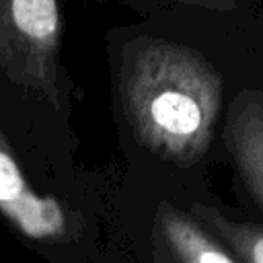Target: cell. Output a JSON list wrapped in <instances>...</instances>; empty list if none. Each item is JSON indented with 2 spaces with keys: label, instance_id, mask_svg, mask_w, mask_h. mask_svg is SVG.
I'll use <instances>...</instances> for the list:
<instances>
[{
  "label": "cell",
  "instance_id": "cell-6",
  "mask_svg": "<svg viewBox=\"0 0 263 263\" xmlns=\"http://www.w3.org/2000/svg\"><path fill=\"white\" fill-rule=\"evenodd\" d=\"M191 216L210 230L238 259V263H263V224L236 220L201 201L191 203Z\"/></svg>",
  "mask_w": 263,
  "mask_h": 263
},
{
  "label": "cell",
  "instance_id": "cell-3",
  "mask_svg": "<svg viewBox=\"0 0 263 263\" xmlns=\"http://www.w3.org/2000/svg\"><path fill=\"white\" fill-rule=\"evenodd\" d=\"M0 216L45 257H74L90 247L88 220L60 197L33 189L0 127Z\"/></svg>",
  "mask_w": 263,
  "mask_h": 263
},
{
  "label": "cell",
  "instance_id": "cell-1",
  "mask_svg": "<svg viewBox=\"0 0 263 263\" xmlns=\"http://www.w3.org/2000/svg\"><path fill=\"white\" fill-rule=\"evenodd\" d=\"M115 88L144 150L181 166L205 156L222 111L224 78L199 49L156 35L134 37L121 47Z\"/></svg>",
  "mask_w": 263,
  "mask_h": 263
},
{
  "label": "cell",
  "instance_id": "cell-7",
  "mask_svg": "<svg viewBox=\"0 0 263 263\" xmlns=\"http://www.w3.org/2000/svg\"><path fill=\"white\" fill-rule=\"evenodd\" d=\"M158 8H191L212 14H242L255 8V0H146Z\"/></svg>",
  "mask_w": 263,
  "mask_h": 263
},
{
  "label": "cell",
  "instance_id": "cell-2",
  "mask_svg": "<svg viewBox=\"0 0 263 263\" xmlns=\"http://www.w3.org/2000/svg\"><path fill=\"white\" fill-rule=\"evenodd\" d=\"M60 49L58 0H0V72L55 111L66 105Z\"/></svg>",
  "mask_w": 263,
  "mask_h": 263
},
{
  "label": "cell",
  "instance_id": "cell-5",
  "mask_svg": "<svg viewBox=\"0 0 263 263\" xmlns=\"http://www.w3.org/2000/svg\"><path fill=\"white\" fill-rule=\"evenodd\" d=\"M158 234L168 263H238V259L191 214L164 205L158 214Z\"/></svg>",
  "mask_w": 263,
  "mask_h": 263
},
{
  "label": "cell",
  "instance_id": "cell-4",
  "mask_svg": "<svg viewBox=\"0 0 263 263\" xmlns=\"http://www.w3.org/2000/svg\"><path fill=\"white\" fill-rule=\"evenodd\" d=\"M224 144L242 189L263 214V92L245 88L224 117Z\"/></svg>",
  "mask_w": 263,
  "mask_h": 263
}]
</instances>
